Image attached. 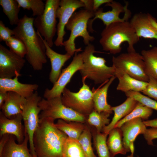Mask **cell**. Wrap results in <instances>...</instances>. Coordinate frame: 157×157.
I'll list each match as a JSON object with an SVG mask.
<instances>
[{
  "label": "cell",
  "mask_w": 157,
  "mask_h": 157,
  "mask_svg": "<svg viewBox=\"0 0 157 157\" xmlns=\"http://www.w3.org/2000/svg\"><path fill=\"white\" fill-rule=\"evenodd\" d=\"M130 22L139 38L157 40V31L150 24L147 13H136Z\"/></svg>",
  "instance_id": "19"
},
{
  "label": "cell",
  "mask_w": 157,
  "mask_h": 157,
  "mask_svg": "<svg viewBox=\"0 0 157 157\" xmlns=\"http://www.w3.org/2000/svg\"><path fill=\"white\" fill-rule=\"evenodd\" d=\"M20 75V74H17L13 78H0V92H13L27 98L37 91L38 85L19 82L18 77Z\"/></svg>",
  "instance_id": "17"
},
{
  "label": "cell",
  "mask_w": 157,
  "mask_h": 157,
  "mask_svg": "<svg viewBox=\"0 0 157 157\" xmlns=\"http://www.w3.org/2000/svg\"><path fill=\"white\" fill-rule=\"evenodd\" d=\"M112 61L115 69L122 70L139 80L148 82L149 77L146 72L142 56L135 51L113 56Z\"/></svg>",
  "instance_id": "10"
},
{
  "label": "cell",
  "mask_w": 157,
  "mask_h": 157,
  "mask_svg": "<svg viewBox=\"0 0 157 157\" xmlns=\"http://www.w3.org/2000/svg\"><path fill=\"white\" fill-rule=\"evenodd\" d=\"M26 100L25 98L13 92H7L5 101L0 108L1 111L7 117L10 118L21 114V108Z\"/></svg>",
  "instance_id": "24"
},
{
  "label": "cell",
  "mask_w": 157,
  "mask_h": 157,
  "mask_svg": "<svg viewBox=\"0 0 157 157\" xmlns=\"http://www.w3.org/2000/svg\"><path fill=\"white\" fill-rule=\"evenodd\" d=\"M42 99L38 91H35L26 98L21 108L25 133L28 136L30 151L34 157H37L33 143V137L39 124V115L41 110L38 104Z\"/></svg>",
  "instance_id": "8"
},
{
  "label": "cell",
  "mask_w": 157,
  "mask_h": 157,
  "mask_svg": "<svg viewBox=\"0 0 157 157\" xmlns=\"http://www.w3.org/2000/svg\"><path fill=\"white\" fill-rule=\"evenodd\" d=\"M60 0H47L43 14L34 19V26L49 47H52L53 38L56 32V13Z\"/></svg>",
  "instance_id": "9"
},
{
  "label": "cell",
  "mask_w": 157,
  "mask_h": 157,
  "mask_svg": "<svg viewBox=\"0 0 157 157\" xmlns=\"http://www.w3.org/2000/svg\"><path fill=\"white\" fill-rule=\"evenodd\" d=\"M94 12L86 9H81L73 14L66 26L70 31L68 39L64 41L63 46L66 53L72 56L76 52L82 51L81 48H76L75 41L77 38L81 37L86 46L93 41L94 38L90 35L88 30V23L94 17Z\"/></svg>",
  "instance_id": "5"
},
{
  "label": "cell",
  "mask_w": 157,
  "mask_h": 157,
  "mask_svg": "<svg viewBox=\"0 0 157 157\" xmlns=\"http://www.w3.org/2000/svg\"><path fill=\"white\" fill-rule=\"evenodd\" d=\"M115 69V76L119 81L117 90L124 93L129 91L142 92L146 88L148 82L134 78L122 70Z\"/></svg>",
  "instance_id": "21"
},
{
  "label": "cell",
  "mask_w": 157,
  "mask_h": 157,
  "mask_svg": "<svg viewBox=\"0 0 157 157\" xmlns=\"http://www.w3.org/2000/svg\"><path fill=\"white\" fill-rule=\"evenodd\" d=\"M99 40L104 50L115 54L122 51V44L126 42L128 52L135 51L134 45L139 41L130 22H119L106 26L102 31Z\"/></svg>",
  "instance_id": "3"
},
{
  "label": "cell",
  "mask_w": 157,
  "mask_h": 157,
  "mask_svg": "<svg viewBox=\"0 0 157 157\" xmlns=\"http://www.w3.org/2000/svg\"><path fill=\"white\" fill-rule=\"evenodd\" d=\"M81 1L83 3L85 9L93 11V0H81Z\"/></svg>",
  "instance_id": "43"
},
{
  "label": "cell",
  "mask_w": 157,
  "mask_h": 157,
  "mask_svg": "<svg viewBox=\"0 0 157 157\" xmlns=\"http://www.w3.org/2000/svg\"><path fill=\"white\" fill-rule=\"evenodd\" d=\"M107 144L112 155L114 157L118 154H126L127 152L122 141V135L120 128H115L109 132Z\"/></svg>",
  "instance_id": "25"
},
{
  "label": "cell",
  "mask_w": 157,
  "mask_h": 157,
  "mask_svg": "<svg viewBox=\"0 0 157 157\" xmlns=\"http://www.w3.org/2000/svg\"><path fill=\"white\" fill-rule=\"evenodd\" d=\"M141 54L144 62L146 74L157 81V47L143 50Z\"/></svg>",
  "instance_id": "27"
},
{
  "label": "cell",
  "mask_w": 157,
  "mask_h": 157,
  "mask_svg": "<svg viewBox=\"0 0 157 157\" xmlns=\"http://www.w3.org/2000/svg\"><path fill=\"white\" fill-rule=\"evenodd\" d=\"M26 60L0 44V78H13L20 72Z\"/></svg>",
  "instance_id": "14"
},
{
  "label": "cell",
  "mask_w": 157,
  "mask_h": 157,
  "mask_svg": "<svg viewBox=\"0 0 157 157\" xmlns=\"http://www.w3.org/2000/svg\"><path fill=\"white\" fill-rule=\"evenodd\" d=\"M108 135L97 132L94 140V144L98 157H114L110 153L107 144Z\"/></svg>",
  "instance_id": "32"
},
{
  "label": "cell",
  "mask_w": 157,
  "mask_h": 157,
  "mask_svg": "<svg viewBox=\"0 0 157 157\" xmlns=\"http://www.w3.org/2000/svg\"><path fill=\"white\" fill-rule=\"evenodd\" d=\"M54 121L39 119L33 139L37 157H63V147L68 137L56 127Z\"/></svg>",
  "instance_id": "2"
},
{
  "label": "cell",
  "mask_w": 157,
  "mask_h": 157,
  "mask_svg": "<svg viewBox=\"0 0 157 157\" xmlns=\"http://www.w3.org/2000/svg\"><path fill=\"white\" fill-rule=\"evenodd\" d=\"M147 14L150 24L153 28L157 31V21L156 19L150 14L147 13Z\"/></svg>",
  "instance_id": "44"
},
{
  "label": "cell",
  "mask_w": 157,
  "mask_h": 157,
  "mask_svg": "<svg viewBox=\"0 0 157 157\" xmlns=\"http://www.w3.org/2000/svg\"><path fill=\"white\" fill-rule=\"evenodd\" d=\"M83 62L81 53H74L73 60L65 68L62 69L57 81L50 89H45L43 94L44 98L49 99L61 97L62 92L74 74L83 67Z\"/></svg>",
  "instance_id": "12"
},
{
  "label": "cell",
  "mask_w": 157,
  "mask_h": 157,
  "mask_svg": "<svg viewBox=\"0 0 157 157\" xmlns=\"http://www.w3.org/2000/svg\"><path fill=\"white\" fill-rule=\"evenodd\" d=\"M126 157H133V154H131L130 155H128Z\"/></svg>",
  "instance_id": "46"
},
{
  "label": "cell",
  "mask_w": 157,
  "mask_h": 157,
  "mask_svg": "<svg viewBox=\"0 0 157 157\" xmlns=\"http://www.w3.org/2000/svg\"><path fill=\"white\" fill-rule=\"evenodd\" d=\"M91 138L90 130L86 126L78 140L87 157H97L92 147Z\"/></svg>",
  "instance_id": "34"
},
{
  "label": "cell",
  "mask_w": 157,
  "mask_h": 157,
  "mask_svg": "<svg viewBox=\"0 0 157 157\" xmlns=\"http://www.w3.org/2000/svg\"><path fill=\"white\" fill-rule=\"evenodd\" d=\"M63 157H87L78 140L68 137L65 142Z\"/></svg>",
  "instance_id": "31"
},
{
  "label": "cell",
  "mask_w": 157,
  "mask_h": 157,
  "mask_svg": "<svg viewBox=\"0 0 157 157\" xmlns=\"http://www.w3.org/2000/svg\"><path fill=\"white\" fill-rule=\"evenodd\" d=\"M148 85L142 92L148 97L157 100V81L153 78L149 76Z\"/></svg>",
  "instance_id": "37"
},
{
  "label": "cell",
  "mask_w": 157,
  "mask_h": 157,
  "mask_svg": "<svg viewBox=\"0 0 157 157\" xmlns=\"http://www.w3.org/2000/svg\"><path fill=\"white\" fill-rule=\"evenodd\" d=\"M115 78V76L113 77L101 87L97 89L93 88L92 90L95 111L99 113L106 112L112 113V106L108 104L107 101V93L110 86Z\"/></svg>",
  "instance_id": "23"
},
{
  "label": "cell",
  "mask_w": 157,
  "mask_h": 157,
  "mask_svg": "<svg viewBox=\"0 0 157 157\" xmlns=\"http://www.w3.org/2000/svg\"><path fill=\"white\" fill-rule=\"evenodd\" d=\"M0 5L3 13L8 18L10 25H17L20 20L18 14L20 8L17 0H0Z\"/></svg>",
  "instance_id": "28"
},
{
  "label": "cell",
  "mask_w": 157,
  "mask_h": 157,
  "mask_svg": "<svg viewBox=\"0 0 157 157\" xmlns=\"http://www.w3.org/2000/svg\"><path fill=\"white\" fill-rule=\"evenodd\" d=\"M5 43L13 53L23 58L25 56L27 50L24 44L21 40L15 35L12 36Z\"/></svg>",
  "instance_id": "35"
},
{
  "label": "cell",
  "mask_w": 157,
  "mask_h": 157,
  "mask_svg": "<svg viewBox=\"0 0 157 157\" xmlns=\"http://www.w3.org/2000/svg\"><path fill=\"white\" fill-rule=\"evenodd\" d=\"M97 52L94 45L91 44L87 45L81 53L83 65L79 71L82 78H88L96 84L105 83L115 76V69L113 66H108L102 57L94 56Z\"/></svg>",
  "instance_id": "4"
},
{
  "label": "cell",
  "mask_w": 157,
  "mask_h": 157,
  "mask_svg": "<svg viewBox=\"0 0 157 157\" xmlns=\"http://www.w3.org/2000/svg\"><path fill=\"white\" fill-rule=\"evenodd\" d=\"M56 127L64 133L68 137L78 140L86 126L83 123L75 122H67L59 119L55 123Z\"/></svg>",
  "instance_id": "26"
},
{
  "label": "cell",
  "mask_w": 157,
  "mask_h": 157,
  "mask_svg": "<svg viewBox=\"0 0 157 157\" xmlns=\"http://www.w3.org/2000/svg\"><path fill=\"white\" fill-rule=\"evenodd\" d=\"M138 102L133 98L127 97L125 101L121 104L112 106L111 109L114 112L113 117L109 124L104 129L102 132L108 135L109 132L114 128L116 124L135 108Z\"/></svg>",
  "instance_id": "22"
},
{
  "label": "cell",
  "mask_w": 157,
  "mask_h": 157,
  "mask_svg": "<svg viewBox=\"0 0 157 157\" xmlns=\"http://www.w3.org/2000/svg\"><path fill=\"white\" fill-rule=\"evenodd\" d=\"M82 78L83 85L77 92H73L65 88L61 98L63 104L67 107L86 116L94 110L93 92Z\"/></svg>",
  "instance_id": "7"
},
{
  "label": "cell",
  "mask_w": 157,
  "mask_h": 157,
  "mask_svg": "<svg viewBox=\"0 0 157 157\" xmlns=\"http://www.w3.org/2000/svg\"><path fill=\"white\" fill-rule=\"evenodd\" d=\"M105 6L110 7L112 10L104 12L102 8H99L94 12V17L90 19L88 23L89 32L93 33L94 31L92 25L93 22L96 19L101 20L106 26L114 23L127 21L131 17V13L128 8V3L123 6L119 2L112 0Z\"/></svg>",
  "instance_id": "11"
},
{
  "label": "cell",
  "mask_w": 157,
  "mask_h": 157,
  "mask_svg": "<svg viewBox=\"0 0 157 157\" xmlns=\"http://www.w3.org/2000/svg\"><path fill=\"white\" fill-rule=\"evenodd\" d=\"M61 97L49 99H42L38 104L41 110L39 119H48L54 121L58 119L67 122H85L86 116L65 106Z\"/></svg>",
  "instance_id": "6"
},
{
  "label": "cell",
  "mask_w": 157,
  "mask_h": 157,
  "mask_svg": "<svg viewBox=\"0 0 157 157\" xmlns=\"http://www.w3.org/2000/svg\"><path fill=\"white\" fill-rule=\"evenodd\" d=\"M7 92H0V108L3 104L6 98Z\"/></svg>",
  "instance_id": "45"
},
{
  "label": "cell",
  "mask_w": 157,
  "mask_h": 157,
  "mask_svg": "<svg viewBox=\"0 0 157 157\" xmlns=\"http://www.w3.org/2000/svg\"><path fill=\"white\" fill-rule=\"evenodd\" d=\"M41 38L46 48V56L49 59L51 63V70L49 73V80L53 84L59 77L62 67L72 56L67 53L61 54L56 52L52 49L42 36Z\"/></svg>",
  "instance_id": "18"
},
{
  "label": "cell",
  "mask_w": 157,
  "mask_h": 157,
  "mask_svg": "<svg viewBox=\"0 0 157 157\" xmlns=\"http://www.w3.org/2000/svg\"><path fill=\"white\" fill-rule=\"evenodd\" d=\"M110 114L106 112L99 113L94 110L88 115L87 122L95 128L97 132H102L104 127L110 123L109 117Z\"/></svg>",
  "instance_id": "30"
},
{
  "label": "cell",
  "mask_w": 157,
  "mask_h": 157,
  "mask_svg": "<svg viewBox=\"0 0 157 157\" xmlns=\"http://www.w3.org/2000/svg\"><path fill=\"white\" fill-rule=\"evenodd\" d=\"M14 35V32L13 29L12 30L6 26L2 20L0 21V41H8Z\"/></svg>",
  "instance_id": "38"
},
{
  "label": "cell",
  "mask_w": 157,
  "mask_h": 157,
  "mask_svg": "<svg viewBox=\"0 0 157 157\" xmlns=\"http://www.w3.org/2000/svg\"><path fill=\"white\" fill-rule=\"evenodd\" d=\"M21 114L9 118L0 112V136L8 134L14 136L18 143L23 142L25 138L24 127L22 124Z\"/></svg>",
  "instance_id": "16"
},
{
  "label": "cell",
  "mask_w": 157,
  "mask_h": 157,
  "mask_svg": "<svg viewBox=\"0 0 157 157\" xmlns=\"http://www.w3.org/2000/svg\"><path fill=\"white\" fill-rule=\"evenodd\" d=\"M83 7H84V5L81 0H60L56 13L59 21L57 27V37L54 42L56 46L63 45L66 25L75 11Z\"/></svg>",
  "instance_id": "13"
},
{
  "label": "cell",
  "mask_w": 157,
  "mask_h": 157,
  "mask_svg": "<svg viewBox=\"0 0 157 157\" xmlns=\"http://www.w3.org/2000/svg\"><path fill=\"white\" fill-rule=\"evenodd\" d=\"M152 113V109L138 102L135 108L129 114L119 121L114 128H120L126 122L136 118L147 120L151 116Z\"/></svg>",
  "instance_id": "29"
},
{
  "label": "cell",
  "mask_w": 157,
  "mask_h": 157,
  "mask_svg": "<svg viewBox=\"0 0 157 157\" xmlns=\"http://www.w3.org/2000/svg\"><path fill=\"white\" fill-rule=\"evenodd\" d=\"M112 1V0H93V11L94 12H95L102 4L109 3Z\"/></svg>",
  "instance_id": "40"
},
{
  "label": "cell",
  "mask_w": 157,
  "mask_h": 157,
  "mask_svg": "<svg viewBox=\"0 0 157 157\" xmlns=\"http://www.w3.org/2000/svg\"><path fill=\"white\" fill-rule=\"evenodd\" d=\"M10 135L5 134L0 137V157H1L2 153L4 147L9 139Z\"/></svg>",
  "instance_id": "41"
},
{
  "label": "cell",
  "mask_w": 157,
  "mask_h": 157,
  "mask_svg": "<svg viewBox=\"0 0 157 157\" xmlns=\"http://www.w3.org/2000/svg\"><path fill=\"white\" fill-rule=\"evenodd\" d=\"M19 6L24 9L31 10L33 15H42L44 10L45 3L42 0H17Z\"/></svg>",
  "instance_id": "33"
},
{
  "label": "cell",
  "mask_w": 157,
  "mask_h": 157,
  "mask_svg": "<svg viewBox=\"0 0 157 157\" xmlns=\"http://www.w3.org/2000/svg\"><path fill=\"white\" fill-rule=\"evenodd\" d=\"M120 128L122 133L124 148L127 152L133 154L134 142L138 135L145 133L147 129L146 126L141 118H138L126 122Z\"/></svg>",
  "instance_id": "15"
},
{
  "label": "cell",
  "mask_w": 157,
  "mask_h": 157,
  "mask_svg": "<svg viewBox=\"0 0 157 157\" xmlns=\"http://www.w3.org/2000/svg\"><path fill=\"white\" fill-rule=\"evenodd\" d=\"M34 19L24 15L13 30L14 35L21 40L26 47V60L34 70L40 71L47 61L46 48L40 34L35 30Z\"/></svg>",
  "instance_id": "1"
},
{
  "label": "cell",
  "mask_w": 157,
  "mask_h": 157,
  "mask_svg": "<svg viewBox=\"0 0 157 157\" xmlns=\"http://www.w3.org/2000/svg\"><path fill=\"white\" fill-rule=\"evenodd\" d=\"M146 127L157 128V118L153 119L143 121Z\"/></svg>",
  "instance_id": "42"
},
{
  "label": "cell",
  "mask_w": 157,
  "mask_h": 157,
  "mask_svg": "<svg viewBox=\"0 0 157 157\" xmlns=\"http://www.w3.org/2000/svg\"><path fill=\"white\" fill-rule=\"evenodd\" d=\"M143 135L147 144L149 145H153V140L157 139V128L147 129Z\"/></svg>",
  "instance_id": "39"
},
{
  "label": "cell",
  "mask_w": 157,
  "mask_h": 157,
  "mask_svg": "<svg viewBox=\"0 0 157 157\" xmlns=\"http://www.w3.org/2000/svg\"><path fill=\"white\" fill-rule=\"evenodd\" d=\"M14 137L10 135L1 157H34L28 148L29 138L28 135L25 133L24 139L21 144L16 143Z\"/></svg>",
  "instance_id": "20"
},
{
  "label": "cell",
  "mask_w": 157,
  "mask_h": 157,
  "mask_svg": "<svg viewBox=\"0 0 157 157\" xmlns=\"http://www.w3.org/2000/svg\"><path fill=\"white\" fill-rule=\"evenodd\" d=\"M127 97H131L144 106L157 111V102L140 92L129 91L125 93Z\"/></svg>",
  "instance_id": "36"
}]
</instances>
